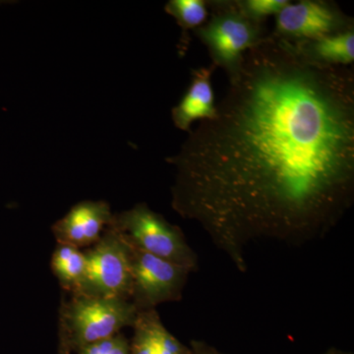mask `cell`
<instances>
[{"label":"cell","instance_id":"cell-5","mask_svg":"<svg viewBox=\"0 0 354 354\" xmlns=\"http://www.w3.org/2000/svg\"><path fill=\"white\" fill-rule=\"evenodd\" d=\"M85 256V281L79 295L130 300L129 247L114 228L109 225Z\"/></svg>","mask_w":354,"mask_h":354},{"label":"cell","instance_id":"cell-2","mask_svg":"<svg viewBox=\"0 0 354 354\" xmlns=\"http://www.w3.org/2000/svg\"><path fill=\"white\" fill-rule=\"evenodd\" d=\"M208 6V20L193 32L206 46L212 64L223 69L230 80L241 69L244 53L265 41L271 32L265 23L247 17L235 0H212Z\"/></svg>","mask_w":354,"mask_h":354},{"label":"cell","instance_id":"cell-6","mask_svg":"<svg viewBox=\"0 0 354 354\" xmlns=\"http://www.w3.org/2000/svg\"><path fill=\"white\" fill-rule=\"evenodd\" d=\"M128 247L132 277L130 299L138 311L156 309L158 305L178 301L183 298L190 271L181 266Z\"/></svg>","mask_w":354,"mask_h":354},{"label":"cell","instance_id":"cell-14","mask_svg":"<svg viewBox=\"0 0 354 354\" xmlns=\"http://www.w3.org/2000/svg\"><path fill=\"white\" fill-rule=\"evenodd\" d=\"M247 17L256 22L265 23L269 16L274 15L290 3V0H235Z\"/></svg>","mask_w":354,"mask_h":354},{"label":"cell","instance_id":"cell-17","mask_svg":"<svg viewBox=\"0 0 354 354\" xmlns=\"http://www.w3.org/2000/svg\"><path fill=\"white\" fill-rule=\"evenodd\" d=\"M72 351L70 349L68 344L66 341L59 335V339H58V354H71Z\"/></svg>","mask_w":354,"mask_h":354},{"label":"cell","instance_id":"cell-10","mask_svg":"<svg viewBox=\"0 0 354 354\" xmlns=\"http://www.w3.org/2000/svg\"><path fill=\"white\" fill-rule=\"evenodd\" d=\"M132 328L131 354H192L167 330L156 309L139 311Z\"/></svg>","mask_w":354,"mask_h":354},{"label":"cell","instance_id":"cell-13","mask_svg":"<svg viewBox=\"0 0 354 354\" xmlns=\"http://www.w3.org/2000/svg\"><path fill=\"white\" fill-rule=\"evenodd\" d=\"M165 12L176 20L183 30L179 53H185L189 44L190 30L198 29L208 20L209 10L207 0H171L165 4Z\"/></svg>","mask_w":354,"mask_h":354},{"label":"cell","instance_id":"cell-4","mask_svg":"<svg viewBox=\"0 0 354 354\" xmlns=\"http://www.w3.org/2000/svg\"><path fill=\"white\" fill-rule=\"evenodd\" d=\"M111 227L137 250L181 266L191 272L199 268L197 254L188 244L183 230L145 203L113 215Z\"/></svg>","mask_w":354,"mask_h":354},{"label":"cell","instance_id":"cell-11","mask_svg":"<svg viewBox=\"0 0 354 354\" xmlns=\"http://www.w3.org/2000/svg\"><path fill=\"white\" fill-rule=\"evenodd\" d=\"M290 44L300 55L316 64L353 66L354 62V28L322 38Z\"/></svg>","mask_w":354,"mask_h":354},{"label":"cell","instance_id":"cell-15","mask_svg":"<svg viewBox=\"0 0 354 354\" xmlns=\"http://www.w3.org/2000/svg\"><path fill=\"white\" fill-rule=\"evenodd\" d=\"M189 348L192 354H227L221 353L211 344L200 339H193L190 342Z\"/></svg>","mask_w":354,"mask_h":354},{"label":"cell","instance_id":"cell-7","mask_svg":"<svg viewBox=\"0 0 354 354\" xmlns=\"http://www.w3.org/2000/svg\"><path fill=\"white\" fill-rule=\"evenodd\" d=\"M274 17L272 36L290 43L311 41L354 28L353 18L335 2L325 0L290 2Z\"/></svg>","mask_w":354,"mask_h":354},{"label":"cell","instance_id":"cell-8","mask_svg":"<svg viewBox=\"0 0 354 354\" xmlns=\"http://www.w3.org/2000/svg\"><path fill=\"white\" fill-rule=\"evenodd\" d=\"M108 203L82 201L53 225L57 243L82 248L94 245L113 221Z\"/></svg>","mask_w":354,"mask_h":354},{"label":"cell","instance_id":"cell-3","mask_svg":"<svg viewBox=\"0 0 354 354\" xmlns=\"http://www.w3.org/2000/svg\"><path fill=\"white\" fill-rule=\"evenodd\" d=\"M138 310L130 300L76 295L60 310L59 332L72 353L133 327Z\"/></svg>","mask_w":354,"mask_h":354},{"label":"cell","instance_id":"cell-9","mask_svg":"<svg viewBox=\"0 0 354 354\" xmlns=\"http://www.w3.org/2000/svg\"><path fill=\"white\" fill-rule=\"evenodd\" d=\"M216 67H199L191 70V81L183 99L171 111L174 127L189 133L195 121L211 120L216 114L215 95L212 77Z\"/></svg>","mask_w":354,"mask_h":354},{"label":"cell","instance_id":"cell-16","mask_svg":"<svg viewBox=\"0 0 354 354\" xmlns=\"http://www.w3.org/2000/svg\"><path fill=\"white\" fill-rule=\"evenodd\" d=\"M108 354H131L130 353V342L124 335L118 334L113 346L109 349Z\"/></svg>","mask_w":354,"mask_h":354},{"label":"cell","instance_id":"cell-1","mask_svg":"<svg viewBox=\"0 0 354 354\" xmlns=\"http://www.w3.org/2000/svg\"><path fill=\"white\" fill-rule=\"evenodd\" d=\"M176 155L171 206L245 272L258 241L323 239L354 201V69L270 35Z\"/></svg>","mask_w":354,"mask_h":354},{"label":"cell","instance_id":"cell-18","mask_svg":"<svg viewBox=\"0 0 354 354\" xmlns=\"http://www.w3.org/2000/svg\"><path fill=\"white\" fill-rule=\"evenodd\" d=\"M324 354H353L351 353H348V351H341V349L337 348H330L329 351H326Z\"/></svg>","mask_w":354,"mask_h":354},{"label":"cell","instance_id":"cell-12","mask_svg":"<svg viewBox=\"0 0 354 354\" xmlns=\"http://www.w3.org/2000/svg\"><path fill=\"white\" fill-rule=\"evenodd\" d=\"M51 270L64 290L79 295L85 281V252L76 247L57 243L51 257Z\"/></svg>","mask_w":354,"mask_h":354}]
</instances>
